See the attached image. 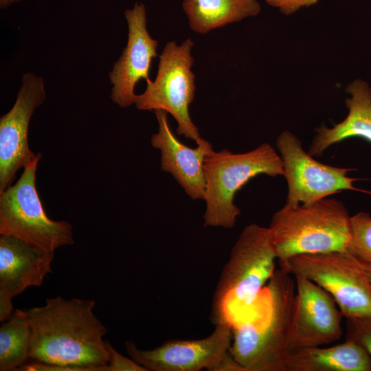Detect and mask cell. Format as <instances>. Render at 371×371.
<instances>
[{
	"label": "cell",
	"instance_id": "obj_13",
	"mask_svg": "<svg viewBox=\"0 0 371 371\" xmlns=\"http://www.w3.org/2000/svg\"><path fill=\"white\" fill-rule=\"evenodd\" d=\"M54 251L14 236L0 234V321L13 313L12 300L30 286H40L52 272Z\"/></svg>",
	"mask_w": 371,
	"mask_h": 371
},
{
	"label": "cell",
	"instance_id": "obj_6",
	"mask_svg": "<svg viewBox=\"0 0 371 371\" xmlns=\"http://www.w3.org/2000/svg\"><path fill=\"white\" fill-rule=\"evenodd\" d=\"M194 43L187 38L180 45L175 41L166 43L159 56L155 79L146 82L145 91L135 95L134 104L141 111L163 110L177 123V133L199 144L203 139L189 114L194 98L195 75L192 71Z\"/></svg>",
	"mask_w": 371,
	"mask_h": 371
},
{
	"label": "cell",
	"instance_id": "obj_22",
	"mask_svg": "<svg viewBox=\"0 0 371 371\" xmlns=\"http://www.w3.org/2000/svg\"><path fill=\"white\" fill-rule=\"evenodd\" d=\"M106 346L109 353L106 371H148L132 358L122 356L108 341H106Z\"/></svg>",
	"mask_w": 371,
	"mask_h": 371
},
{
	"label": "cell",
	"instance_id": "obj_11",
	"mask_svg": "<svg viewBox=\"0 0 371 371\" xmlns=\"http://www.w3.org/2000/svg\"><path fill=\"white\" fill-rule=\"evenodd\" d=\"M45 98L43 79L24 74L13 106L0 118V193L12 185L19 169L42 157L30 150L27 136L32 115Z\"/></svg>",
	"mask_w": 371,
	"mask_h": 371
},
{
	"label": "cell",
	"instance_id": "obj_2",
	"mask_svg": "<svg viewBox=\"0 0 371 371\" xmlns=\"http://www.w3.org/2000/svg\"><path fill=\"white\" fill-rule=\"evenodd\" d=\"M280 268L232 326L229 352L242 371H288L295 282Z\"/></svg>",
	"mask_w": 371,
	"mask_h": 371
},
{
	"label": "cell",
	"instance_id": "obj_17",
	"mask_svg": "<svg viewBox=\"0 0 371 371\" xmlns=\"http://www.w3.org/2000/svg\"><path fill=\"white\" fill-rule=\"evenodd\" d=\"M288 371H371V358L358 343L346 338L331 347H311L291 354Z\"/></svg>",
	"mask_w": 371,
	"mask_h": 371
},
{
	"label": "cell",
	"instance_id": "obj_14",
	"mask_svg": "<svg viewBox=\"0 0 371 371\" xmlns=\"http://www.w3.org/2000/svg\"><path fill=\"white\" fill-rule=\"evenodd\" d=\"M128 41L122 54L113 66L109 76L113 87L111 98L122 108L134 104L135 87L141 79L150 80L153 59L158 56V41L153 38L146 27V11L142 3L126 9Z\"/></svg>",
	"mask_w": 371,
	"mask_h": 371
},
{
	"label": "cell",
	"instance_id": "obj_1",
	"mask_svg": "<svg viewBox=\"0 0 371 371\" xmlns=\"http://www.w3.org/2000/svg\"><path fill=\"white\" fill-rule=\"evenodd\" d=\"M93 300L60 296L26 310L34 362L106 371L109 353L102 337L106 328L93 313Z\"/></svg>",
	"mask_w": 371,
	"mask_h": 371
},
{
	"label": "cell",
	"instance_id": "obj_12",
	"mask_svg": "<svg viewBox=\"0 0 371 371\" xmlns=\"http://www.w3.org/2000/svg\"><path fill=\"white\" fill-rule=\"evenodd\" d=\"M294 297L289 350L322 346L339 339L344 317L333 297L323 288L295 275Z\"/></svg>",
	"mask_w": 371,
	"mask_h": 371
},
{
	"label": "cell",
	"instance_id": "obj_15",
	"mask_svg": "<svg viewBox=\"0 0 371 371\" xmlns=\"http://www.w3.org/2000/svg\"><path fill=\"white\" fill-rule=\"evenodd\" d=\"M158 123V132L151 137L153 148L161 153V169L170 173L193 200L204 199L205 178L204 160L212 146L203 139L196 148H190L172 133L168 113L154 111Z\"/></svg>",
	"mask_w": 371,
	"mask_h": 371
},
{
	"label": "cell",
	"instance_id": "obj_4",
	"mask_svg": "<svg viewBox=\"0 0 371 371\" xmlns=\"http://www.w3.org/2000/svg\"><path fill=\"white\" fill-rule=\"evenodd\" d=\"M350 217L344 203L334 198L284 205L268 227L278 262L299 254L348 250Z\"/></svg>",
	"mask_w": 371,
	"mask_h": 371
},
{
	"label": "cell",
	"instance_id": "obj_23",
	"mask_svg": "<svg viewBox=\"0 0 371 371\" xmlns=\"http://www.w3.org/2000/svg\"><path fill=\"white\" fill-rule=\"evenodd\" d=\"M270 5L277 8L284 14L289 15L302 7L310 6L319 0H265Z\"/></svg>",
	"mask_w": 371,
	"mask_h": 371
},
{
	"label": "cell",
	"instance_id": "obj_7",
	"mask_svg": "<svg viewBox=\"0 0 371 371\" xmlns=\"http://www.w3.org/2000/svg\"><path fill=\"white\" fill-rule=\"evenodd\" d=\"M326 291L345 318L371 315V282L360 260L346 251L304 254L278 262Z\"/></svg>",
	"mask_w": 371,
	"mask_h": 371
},
{
	"label": "cell",
	"instance_id": "obj_9",
	"mask_svg": "<svg viewBox=\"0 0 371 371\" xmlns=\"http://www.w3.org/2000/svg\"><path fill=\"white\" fill-rule=\"evenodd\" d=\"M232 341L231 327L220 324L203 339L168 340L152 350L139 349L127 341L125 348L148 371H242L230 354Z\"/></svg>",
	"mask_w": 371,
	"mask_h": 371
},
{
	"label": "cell",
	"instance_id": "obj_3",
	"mask_svg": "<svg viewBox=\"0 0 371 371\" xmlns=\"http://www.w3.org/2000/svg\"><path fill=\"white\" fill-rule=\"evenodd\" d=\"M277 254L268 227L247 225L234 244L213 296L214 324L232 326L254 303L276 271Z\"/></svg>",
	"mask_w": 371,
	"mask_h": 371
},
{
	"label": "cell",
	"instance_id": "obj_20",
	"mask_svg": "<svg viewBox=\"0 0 371 371\" xmlns=\"http://www.w3.org/2000/svg\"><path fill=\"white\" fill-rule=\"evenodd\" d=\"M348 251L361 261L371 262V216L361 212L350 217Z\"/></svg>",
	"mask_w": 371,
	"mask_h": 371
},
{
	"label": "cell",
	"instance_id": "obj_10",
	"mask_svg": "<svg viewBox=\"0 0 371 371\" xmlns=\"http://www.w3.org/2000/svg\"><path fill=\"white\" fill-rule=\"evenodd\" d=\"M276 145L288 185L284 205L311 203L345 190L371 193L354 186L357 179L348 177V173L355 169L317 161L304 150L300 140L291 132H282L277 138Z\"/></svg>",
	"mask_w": 371,
	"mask_h": 371
},
{
	"label": "cell",
	"instance_id": "obj_18",
	"mask_svg": "<svg viewBox=\"0 0 371 371\" xmlns=\"http://www.w3.org/2000/svg\"><path fill=\"white\" fill-rule=\"evenodd\" d=\"M260 8L257 0H184L183 2L190 29L202 34L256 16Z\"/></svg>",
	"mask_w": 371,
	"mask_h": 371
},
{
	"label": "cell",
	"instance_id": "obj_19",
	"mask_svg": "<svg viewBox=\"0 0 371 371\" xmlns=\"http://www.w3.org/2000/svg\"><path fill=\"white\" fill-rule=\"evenodd\" d=\"M31 329L26 310L16 309L0 328V370L17 371L29 359Z\"/></svg>",
	"mask_w": 371,
	"mask_h": 371
},
{
	"label": "cell",
	"instance_id": "obj_24",
	"mask_svg": "<svg viewBox=\"0 0 371 371\" xmlns=\"http://www.w3.org/2000/svg\"><path fill=\"white\" fill-rule=\"evenodd\" d=\"M21 1V0H0V8L4 9L14 3H19Z\"/></svg>",
	"mask_w": 371,
	"mask_h": 371
},
{
	"label": "cell",
	"instance_id": "obj_25",
	"mask_svg": "<svg viewBox=\"0 0 371 371\" xmlns=\"http://www.w3.org/2000/svg\"><path fill=\"white\" fill-rule=\"evenodd\" d=\"M367 275L368 277L371 282V262H365V261H361Z\"/></svg>",
	"mask_w": 371,
	"mask_h": 371
},
{
	"label": "cell",
	"instance_id": "obj_8",
	"mask_svg": "<svg viewBox=\"0 0 371 371\" xmlns=\"http://www.w3.org/2000/svg\"><path fill=\"white\" fill-rule=\"evenodd\" d=\"M41 159L23 168L19 180L0 193V234L16 236L48 250L74 244L72 226L46 214L36 187Z\"/></svg>",
	"mask_w": 371,
	"mask_h": 371
},
{
	"label": "cell",
	"instance_id": "obj_16",
	"mask_svg": "<svg viewBox=\"0 0 371 371\" xmlns=\"http://www.w3.org/2000/svg\"><path fill=\"white\" fill-rule=\"evenodd\" d=\"M351 97L346 100L347 117L333 128L319 127L308 153L321 156L334 144L349 137H361L371 143V89L363 80H354L346 89Z\"/></svg>",
	"mask_w": 371,
	"mask_h": 371
},
{
	"label": "cell",
	"instance_id": "obj_5",
	"mask_svg": "<svg viewBox=\"0 0 371 371\" xmlns=\"http://www.w3.org/2000/svg\"><path fill=\"white\" fill-rule=\"evenodd\" d=\"M204 172V226L229 229L240 214L234 203L236 192L258 175H283L284 168L280 154L264 143L243 153L212 149L205 158Z\"/></svg>",
	"mask_w": 371,
	"mask_h": 371
},
{
	"label": "cell",
	"instance_id": "obj_21",
	"mask_svg": "<svg viewBox=\"0 0 371 371\" xmlns=\"http://www.w3.org/2000/svg\"><path fill=\"white\" fill-rule=\"evenodd\" d=\"M346 337L358 343L371 358V315L346 318Z\"/></svg>",
	"mask_w": 371,
	"mask_h": 371
}]
</instances>
